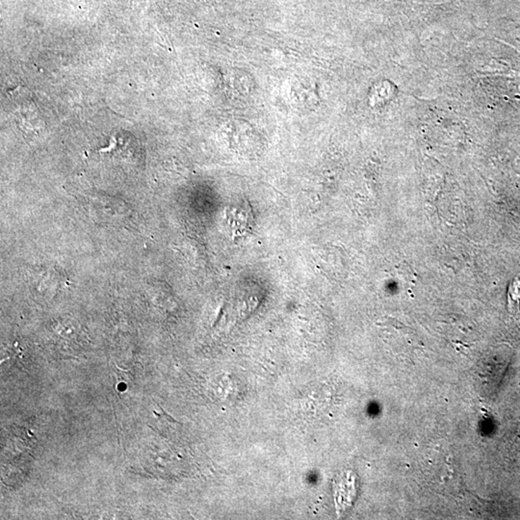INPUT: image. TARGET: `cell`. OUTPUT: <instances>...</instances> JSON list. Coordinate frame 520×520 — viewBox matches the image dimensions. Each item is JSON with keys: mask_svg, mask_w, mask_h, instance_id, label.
<instances>
[{"mask_svg": "<svg viewBox=\"0 0 520 520\" xmlns=\"http://www.w3.org/2000/svg\"><path fill=\"white\" fill-rule=\"evenodd\" d=\"M14 114L18 125L23 132L37 133L43 129V121L39 114L37 106L30 99H23V96H15Z\"/></svg>", "mask_w": 520, "mask_h": 520, "instance_id": "cell-1", "label": "cell"}, {"mask_svg": "<svg viewBox=\"0 0 520 520\" xmlns=\"http://www.w3.org/2000/svg\"><path fill=\"white\" fill-rule=\"evenodd\" d=\"M508 299L509 310L520 312V275L509 284Z\"/></svg>", "mask_w": 520, "mask_h": 520, "instance_id": "cell-2", "label": "cell"}]
</instances>
